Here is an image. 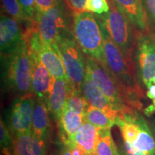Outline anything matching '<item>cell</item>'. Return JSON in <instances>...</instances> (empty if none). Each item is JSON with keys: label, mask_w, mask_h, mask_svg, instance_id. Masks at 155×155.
Here are the masks:
<instances>
[{"label": "cell", "mask_w": 155, "mask_h": 155, "mask_svg": "<svg viewBox=\"0 0 155 155\" xmlns=\"http://www.w3.org/2000/svg\"><path fill=\"white\" fill-rule=\"evenodd\" d=\"M110 9L108 0H86V11L102 15L108 12Z\"/></svg>", "instance_id": "26"}, {"label": "cell", "mask_w": 155, "mask_h": 155, "mask_svg": "<svg viewBox=\"0 0 155 155\" xmlns=\"http://www.w3.org/2000/svg\"><path fill=\"white\" fill-rule=\"evenodd\" d=\"M84 121L83 116L68 108H64L57 120L62 143L66 144L74 136Z\"/></svg>", "instance_id": "19"}, {"label": "cell", "mask_w": 155, "mask_h": 155, "mask_svg": "<svg viewBox=\"0 0 155 155\" xmlns=\"http://www.w3.org/2000/svg\"><path fill=\"white\" fill-rule=\"evenodd\" d=\"M71 87L72 85L68 79L53 77L51 89L46 104L50 113L56 120L59 119L65 108Z\"/></svg>", "instance_id": "14"}, {"label": "cell", "mask_w": 155, "mask_h": 155, "mask_svg": "<svg viewBox=\"0 0 155 155\" xmlns=\"http://www.w3.org/2000/svg\"><path fill=\"white\" fill-rule=\"evenodd\" d=\"M79 155H87V154H83V153L80 152V154H79Z\"/></svg>", "instance_id": "34"}, {"label": "cell", "mask_w": 155, "mask_h": 155, "mask_svg": "<svg viewBox=\"0 0 155 155\" xmlns=\"http://www.w3.org/2000/svg\"><path fill=\"white\" fill-rule=\"evenodd\" d=\"M59 155H75L73 153V151L69 147L66 146L65 144H62L61 150L59 152Z\"/></svg>", "instance_id": "32"}, {"label": "cell", "mask_w": 155, "mask_h": 155, "mask_svg": "<svg viewBox=\"0 0 155 155\" xmlns=\"http://www.w3.org/2000/svg\"><path fill=\"white\" fill-rule=\"evenodd\" d=\"M96 155H121L112 138L111 129H98Z\"/></svg>", "instance_id": "22"}, {"label": "cell", "mask_w": 155, "mask_h": 155, "mask_svg": "<svg viewBox=\"0 0 155 155\" xmlns=\"http://www.w3.org/2000/svg\"><path fill=\"white\" fill-rule=\"evenodd\" d=\"M149 12L154 20H155V0H144Z\"/></svg>", "instance_id": "31"}, {"label": "cell", "mask_w": 155, "mask_h": 155, "mask_svg": "<svg viewBox=\"0 0 155 155\" xmlns=\"http://www.w3.org/2000/svg\"><path fill=\"white\" fill-rule=\"evenodd\" d=\"M147 91L146 93L147 96L150 99L152 100V104L148 107L144 109V114L147 116H150L153 114L155 113V83L151 84L150 86L147 88Z\"/></svg>", "instance_id": "29"}, {"label": "cell", "mask_w": 155, "mask_h": 155, "mask_svg": "<svg viewBox=\"0 0 155 155\" xmlns=\"http://www.w3.org/2000/svg\"><path fill=\"white\" fill-rule=\"evenodd\" d=\"M101 24V23H100ZM104 38V64L102 65L115 79L134 109L142 108L141 100L144 93L140 85L136 68L131 65L114 43L106 29L101 25Z\"/></svg>", "instance_id": "1"}, {"label": "cell", "mask_w": 155, "mask_h": 155, "mask_svg": "<svg viewBox=\"0 0 155 155\" xmlns=\"http://www.w3.org/2000/svg\"><path fill=\"white\" fill-rule=\"evenodd\" d=\"M35 101L32 94L14 98L6 114V124L13 137L32 132V118Z\"/></svg>", "instance_id": "10"}, {"label": "cell", "mask_w": 155, "mask_h": 155, "mask_svg": "<svg viewBox=\"0 0 155 155\" xmlns=\"http://www.w3.org/2000/svg\"><path fill=\"white\" fill-rule=\"evenodd\" d=\"M134 52L137 75L147 88L155 83V39L148 32L138 31Z\"/></svg>", "instance_id": "8"}, {"label": "cell", "mask_w": 155, "mask_h": 155, "mask_svg": "<svg viewBox=\"0 0 155 155\" xmlns=\"http://www.w3.org/2000/svg\"><path fill=\"white\" fill-rule=\"evenodd\" d=\"M72 27L61 1L45 12H36L33 24L29 28L35 30L47 43L54 46L60 39L73 34Z\"/></svg>", "instance_id": "5"}, {"label": "cell", "mask_w": 155, "mask_h": 155, "mask_svg": "<svg viewBox=\"0 0 155 155\" xmlns=\"http://www.w3.org/2000/svg\"><path fill=\"white\" fill-rule=\"evenodd\" d=\"M56 1H57V2H61V1H62V0H56Z\"/></svg>", "instance_id": "35"}, {"label": "cell", "mask_w": 155, "mask_h": 155, "mask_svg": "<svg viewBox=\"0 0 155 155\" xmlns=\"http://www.w3.org/2000/svg\"><path fill=\"white\" fill-rule=\"evenodd\" d=\"M1 58L4 91L14 98L32 94V59L28 38L16 50L1 55Z\"/></svg>", "instance_id": "2"}, {"label": "cell", "mask_w": 155, "mask_h": 155, "mask_svg": "<svg viewBox=\"0 0 155 155\" xmlns=\"http://www.w3.org/2000/svg\"><path fill=\"white\" fill-rule=\"evenodd\" d=\"M89 106L90 105L83 96L82 91L77 90L73 86L71 87L65 108L84 116Z\"/></svg>", "instance_id": "23"}, {"label": "cell", "mask_w": 155, "mask_h": 155, "mask_svg": "<svg viewBox=\"0 0 155 155\" xmlns=\"http://www.w3.org/2000/svg\"><path fill=\"white\" fill-rule=\"evenodd\" d=\"M47 142L32 132L13 137L12 155H46Z\"/></svg>", "instance_id": "16"}, {"label": "cell", "mask_w": 155, "mask_h": 155, "mask_svg": "<svg viewBox=\"0 0 155 155\" xmlns=\"http://www.w3.org/2000/svg\"><path fill=\"white\" fill-rule=\"evenodd\" d=\"M153 131H154V135L155 137V121L154 122V124H153Z\"/></svg>", "instance_id": "33"}, {"label": "cell", "mask_w": 155, "mask_h": 155, "mask_svg": "<svg viewBox=\"0 0 155 155\" xmlns=\"http://www.w3.org/2000/svg\"><path fill=\"white\" fill-rule=\"evenodd\" d=\"M2 4L5 13L14 17L20 23L26 24V18L19 0H2Z\"/></svg>", "instance_id": "24"}, {"label": "cell", "mask_w": 155, "mask_h": 155, "mask_svg": "<svg viewBox=\"0 0 155 155\" xmlns=\"http://www.w3.org/2000/svg\"><path fill=\"white\" fill-rule=\"evenodd\" d=\"M86 71L96 83L118 114L121 116L134 112V109L114 77L94 58L86 56Z\"/></svg>", "instance_id": "6"}, {"label": "cell", "mask_w": 155, "mask_h": 155, "mask_svg": "<svg viewBox=\"0 0 155 155\" xmlns=\"http://www.w3.org/2000/svg\"><path fill=\"white\" fill-rule=\"evenodd\" d=\"M57 46L68 79L73 88L81 91L86 71V58L83 56V52L75 41L73 34L60 39Z\"/></svg>", "instance_id": "7"}, {"label": "cell", "mask_w": 155, "mask_h": 155, "mask_svg": "<svg viewBox=\"0 0 155 155\" xmlns=\"http://www.w3.org/2000/svg\"><path fill=\"white\" fill-rule=\"evenodd\" d=\"M31 50V48H30ZM32 59V84L31 89L32 94L35 98L47 101L49 96L53 76L42 63L41 60L38 55L31 50Z\"/></svg>", "instance_id": "12"}, {"label": "cell", "mask_w": 155, "mask_h": 155, "mask_svg": "<svg viewBox=\"0 0 155 155\" xmlns=\"http://www.w3.org/2000/svg\"><path fill=\"white\" fill-rule=\"evenodd\" d=\"M0 143L2 150H12L13 146V136L5 121L1 119L0 123Z\"/></svg>", "instance_id": "25"}, {"label": "cell", "mask_w": 155, "mask_h": 155, "mask_svg": "<svg viewBox=\"0 0 155 155\" xmlns=\"http://www.w3.org/2000/svg\"><path fill=\"white\" fill-rule=\"evenodd\" d=\"M85 121L89 122L98 129H111L116 124V121L105 112L92 106H89L83 116Z\"/></svg>", "instance_id": "21"}, {"label": "cell", "mask_w": 155, "mask_h": 155, "mask_svg": "<svg viewBox=\"0 0 155 155\" xmlns=\"http://www.w3.org/2000/svg\"><path fill=\"white\" fill-rule=\"evenodd\" d=\"M25 34L31 50L40 58L50 75L55 78L68 79L57 45L52 46L47 43L38 32L31 28L26 29Z\"/></svg>", "instance_id": "9"}, {"label": "cell", "mask_w": 155, "mask_h": 155, "mask_svg": "<svg viewBox=\"0 0 155 155\" xmlns=\"http://www.w3.org/2000/svg\"><path fill=\"white\" fill-rule=\"evenodd\" d=\"M98 139V128L84 120L76 134L65 145L72 149H76L83 154L96 155Z\"/></svg>", "instance_id": "13"}, {"label": "cell", "mask_w": 155, "mask_h": 155, "mask_svg": "<svg viewBox=\"0 0 155 155\" xmlns=\"http://www.w3.org/2000/svg\"><path fill=\"white\" fill-rule=\"evenodd\" d=\"M72 25L73 38L83 53L104 65V38L96 16L88 11L75 14Z\"/></svg>", "instance_id": "4"}, {"label": "cell", "mask_w": 155, "mask_h": 155, "mask_svg": "<svg viewBox=\"0 0 155 155\" xmlns=\"http://www.w3.org/2000/svg\"><path fill=\"white\" fill-rule=\"evenodd\" d=\"M144 155H151V154H144Z\"/></svg>", "instance_id": "36"}, {"label": "cell", "mask_w": 155, "mask_h": 155, "mask_svg": "<svg viewBox=\"0 0 155 155\" xmlns=\"http://www.w3.org/2000/svg\"><path fill=\"white\" fill-rule=\"evenodd\" d=\"M140 131L134 144L131 145L136 150L140 151L144 154L155 155V138H154L148 127L146 120L142 115L139 116Z\"/></svg>", "instance_id": "20"}, {"label": "cell", "mask_w": 155, "mask_h": 155, "mask_svg": "<svg viewBox=\"0 0 155 155\" xmlns=\"http://www.w3.org/2000/svg\"><path fill=\"white\" fill-rule=\"evenodd\" d=\"M65 2L73 15L86 11V0H65Z\"/></svg>", "instance_id": "28"}, {"label": "cell", "mask_w": 155, "mask_h": 155, "mask_svg": "<svg viewBox=\"0 0 155 155\" xmlns=\"http://www.w3.org/2000/svg\"><path fill=\"white\" fill-rule=\"evenodd\" d=\"M22 6L26 18V28H30L33 24L35 16L36 9L34 0H19Z\"/></svg>", "instance_id": "27"}, {"label": "cell", "mask_w": 155, "mask_h": 155, "mask_svg": "<svg viewBox=\"0 0 155 155\" xmlns=\"http://www.w3.org/2000/svg\"><path fill=\"white\" fill-rule=\"evenodd\" d=\"M130 19L134 28L139 32H147V14L145 12L141 0H114Z\"/></svg>", "instance_id": "18"}, {"label": "cell", "mask_w": 155, "mask_h": 155, "mask_svg": "<svg viewBox=\"0 0 155 155\" xmlns=\"http://www.w3.org/2000/svg\"><path fill=\"white\" fill-rule=\"evenodd\" d=\"M49 112L46 102L35 98L32 118V133L45 142H48L50 134Z\"/></svg>", "instance_id": "17"}, {"label": "cell", "mask_w": 155, "mask_h": 155, "mask_svg": "<svg viewBox=\"0 0 155 155\" xmlns=\"http://www.w3.org/2000/svg\"><path fill=\"white\" fill-rule=\"evenodd\" d=\"M21 23L8 15H1L0 18V49L1 55H8L16 50L25 40Z\"/></svg>", "instance_id": "11"}, {"label": "cell", "mask_w": 155, "mask_h": 155, "mask_svg": "<svg viewBox=\"0 0 155 155\" xmlns=\"http://www.w3.org/2000/svg\"><path fill=\"white\" fill-rule=\"evenodd\" d=\"M36 12H45L53 7L57 1L56 0H34Z\"/></svg>", "instance_id": "30"}, {"label": "cell", "mask_w": 155, "mask_h": 155, "mask_svg": "<svg viewBox=\"0 0 155 155\" xmlns=\"http://www.w3.org/2000/svg\"><path fill=\"white\" fill-rule=\"evenodd\" d=\"M108 1L110 5L109 11L105 14L98 15L96 17L127 61L135 67L134 53L136 35L132 29L133 25L127 15L114 0Z\"/></svg>", "instance_id": "3"}, {"label": "cell", "mask_w": 155, "mask_h": 155, "mask_svg": "<svg viewBox=\"0 0 155 155\" xmlns=\"http://www.w3.org/2000/svg\"><path fill=\"white\" fill-rule=\"evenodd\" d=\"M81 91L89 105L104 111L111 119L116 121L118 114L87 71H86V76L83 82Z\"/></svg>", "instance_id": "15"}]
</instances>
